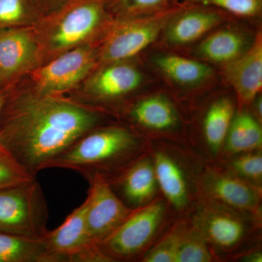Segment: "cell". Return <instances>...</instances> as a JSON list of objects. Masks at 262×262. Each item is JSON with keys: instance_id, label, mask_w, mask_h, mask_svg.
Segmentation results:
<instances>
[{"instance_id": "83f0119b", "label": "cell", "mask_w": 262, "mask_h": 262, "mask_svg": "<svg viewBox=\"0 0 262 262\" xmlns=\"http://www.w3.org/2000/svg\"><path fill=\"white\" fill-rule=\"evenodd\" d=\"M183 226L179 225L171 229L154 248L145 254L144 261L175 262Z\"/></svg>"}, {"instance_id": "f1b7e54d", "label": "cell", "mask_w": 262, "mask_h": 262, "mask_svg": "<svg viewBox=\"0 0 262 262\" xmlns=\"http://www.w3.org/2000/svg\"><path fill=\"white\" fill-rule=\"evenodd\" d=\"M203 4L213 5L242 17H253L259 13L261 0H200Z\"/></svg>"}, {"instance_id": "4fadbf2b", "label": "cell", "mask_w": 262, "mask_h": 262, "mask_svg": "<svg viewBox=\"0 0 262 262\" xmlns=\"http://www.w3.org/2000/svg\"><path fill=\"white\" fill-rule=\"evenodd\" d=\"M106 180L114 192L131 209L152 201L158 186L152 161L146 158H137Z\"/></svg>"}, {"instance_id": "277c9868", "label": "cell", "mask_w": 262, "mask_h": 262, "mask_svg": "<svg viewBox=\"0 0 262 262\" xmlns=\"http://www.w3.org/2000/svg\"><path fill=\"white\" fill-rule=\"evenodd\" d=\"M49 211L37 178L0 189V232L26 238L44 239Z\"/></svg>"}, {"instance_id": "1f68e13d", "label": "cell", "mask_w": 262, "mask_h": 262, "mask_svg": "<svg viewBox=\"0 0 262 262\" xmlns=\"http://www.w3.org/2000/svg\"><path fill=\"white\" fill-rule=\"evenodd\" d=\"M13 85H6L0 87V113H1L2 108L3 107V105L6 101V98L8 97V94ZM0 146H2L1 142H0Z\"/></svg>"}, {"instance_id": "d4e9b609", "label": "cell", "mask_w": 262, "mask_h": 262, "mask_svg": "<svg viewBox=\"0 0 262 262\" xmlns=\"http://www.w3.org/2000/svg\"><path fill=\"white\" fill-rule=\"evenodd\" d=\"M213 260L208 244L195 228L189 233L183 227L175 262H209Z\"/></svg>"}, {"instance_id": "7c38bea8", "label": "cell", "mask_w": 262, "mask_h": 262, "mask_svg": "<svg viewBox=\"0 0 262 262\" xmlns=\"http://www.w3.org/2000/svg\"><path fill=\"white\" fill-rule=\"evenodd\" d=\"M236 211L213 202L198 212L194 228L207 244L232 251L244 242L248 233L247 223Z\"/></svg>"}, {"instance_id": "7402d4cb", "label": "cell", "mask_w": 262, "mask_h": 262, "mask_svg": "<svg viewBox=\"0 0 262 262\" xmlns=\"http://www.w3.org/2000/svg\"><path fill=\"white\" fill-rule=\"evenodd\" d=\"M224 146L232 155L259 151L262 129L258 120L248 112L241 111L234 115Z\"/></svg>"}, {"instance_id": "836d02e7", "label": "cell", "mask_w": 262, "mask_h": 262, "mask_svg": "<svg viewBox=\"0 0 262 262\" xmlns=\"http://www.w3.org/2000/svg\"><path fill=\"white\" fill-rule=\"evenodd\" d=\"M3 86H6L3 82V78H2L1 74H0V87H3Z\"/></svg>"}, {"instance_id": "8992f818", "label": "cell", "mask_w": 262, "mask_h": 262, "mask_svg": "<svg viewBox=\"0 0 262 262\" xmlns=\"http://www.w3.org/2000/svg\"><path fill=\"white\" fill-rule=\"evenodd\" d=\"M98 42L74 48L29 74V89L46 95H61L83 83L98 65Z\"/></svg>"}, {"instance_id": "7a4b0ae2", "label": "cell", "mask_w": 262, "mask_h": 262, "mask_svg": "<svg viewBox=\"0 0 262 262\" xmlns=\"http://www.w3.org/2000/svg\"><path fill=\"white\" fill-rule=\"evenodd\" d=\"M141 143L137 134L127 127L101 125L81 136L46 169H69L87 180L97 174L107 179L139 158Z\"/></svg>"}, {"instance_id": "30bf717a", "label": "cell", "mask_w": 262, "mask_h": 262, "mask_svg": "<svg viewBox=\"0 0 262 262\" xmlns=\"http://www.w3.org/2000/svg\"><path fill=\"white\" fill-rule=\"evenodd\" d=\"M86 225L90 238L98 244L117 229L134 209L128 208L101 175L89 179Z\"/></svg>"}, {"instance_id": "6da1fadb", "label": "cell", "mask_w": 262, "mask_h": 262, "mask_svg": "<svg viewBox=\"0 0 262 262\" xmlns=\"http://www.w3.org/2000/svg\"><path fill=\"white\" fill-rule=\"evenodd\" d=\"M101 122L97 110L75 99L18 89L14 84L0 113V142L37 177Z\"/></svg>"}, {"instance_id": "3957f363", "label": "cell", "mask_w": 262, "mask_h": 262, "mask_svg": "<svg viewBox=\"0 0 262 262\" xmlns=\"http://www.w3.org/2000/svg\"><path fill=\"white\" fill-rule=\"evenodd\" d=\"M112 21L105 0H70L32 27L45 63L74 48L99 42Z\"/></svg>"}, {"instance_id": "5b68a950", "label": "cell", "mask_w": 262, "mask_h": 262, "mask_svg": "<svg viewBox=\"0 0 262 262\" xmlns=\"http://www.w3.org/2000/svg\"><path fill=\"white\" fill-rule=\"evenodd\" d=\"M164 202L155 199L134 209L117 229L98 244L107 261L137 257L149 246L163 222Z\"/></svg>"}, {"instance_id": "484cf974", "label": "cell", "mask_w": 262, "mask_h": 262, "mask_svg": "<svg viewBox=\"0 0 262 262\" xmlns=\"http://www.w3.org/2000/svg\"><path fill=\"white\" fill-rule=\"evenodd\" d=\"M36 178L8 150L0 146V189L31 182Z\"/></svg>"}, {"instance_id": "9c48e42d", "label": "cell", "mask_w": 262, "mask_h": 262, "mask_svg": "<svg viewBox=\"0 0 262 262\" xmlns=\"http://www.w3.org/2000/svg\"><path fill=\"white\" fill-rule=\"evenodd\" d=\"M88 199L67 217L58 228L48 231L45 241L61 262L107 261L92 242L86 225Z\"/></svg>"}, {"instance_id": "8fae6325", "label": "cell", "mask_w": 262, "mask_h": 262, "mask_svg": "<svg viewBox=\"0 0 262 262\" xmlns=\"http://www.w3.org/2000/svg\"><path fill=\"white\" fill-rule=\"evenodd\" d=\"M142 80L140 71L126 61L100 66L84 81L82 95L76 101L87 106L116 101L135 91Z\"/></svg>"}, {"instance_id": "44dd1931", "label": "cell", "mask_w": 262, "mask_h": 262, "mask_svg": "<svg viewBox=\"0 0 262 262\" xmlns=\"http://www.w3.org/2000/svg\"><path fill=\"white\" fill-rule=\"evenodd\" d=\"M155 63L165 77L183 86L201 84L213 74L206 63L177 55H160L155 58Z\"/></svg>"}, {"instance_id": "d6a6232c", "label": "cell", "mask_w": 262, "mask_h": 262, "mask_svg": "<svg viewBox=\"0 0 262 262\" xmlns=\"http://www.w3.org/2000/svg\"><path fill=\"white\" fill-rule=\"evenodd\" d=\"M261 98H258L257 100H256V104H255V106H256V111L257 113V115L258 117H261Z\"/></svg>"}, {"instance_id": "ac0fdd59", "label": "cell", "mask_w": 262, "mask_h": 262, "mask_svg": "<svg viewBox=\"0 0 262 262\" xmlns=\"http://www.w3.org/2000/svg\"><path fill=\"white\" fill-rule=\"evenodd\" d=\"M158 186L165 198L177 209L185 208L189 202L187 179L180 165L164 151L155 153L153 160Z\"/></svg>"}, {"instance_id": "d6986e66", "label": "cell", "mask_w": 262, "mask_h": 262, "mask_svg": "<svg viewBox=\"0 0 262 262\" xmlns=\"http://www.w3.org/2000/svg\"><path fill=\"white\" fill-rule=\"evenodd\" d=\"M133 122L150 130H170L177 125L178 115L171 102L163 96L143 98L128 110Z\"/></svg>"}, {"instance_id": "e0dca14e", "label": "cell", "mask_w": 262, "mask_h": 262, "mask_svg": "<svg viewBox=\"0 0 262 262\" xmlns=\"http://www.w3.org/2000/svg\"><path fill=\"white\" fill-rule=\"evenodd\" d=\"M251 44L241 31L223 29L203 39L196 48V53L208 61L226 65L244 54Z\"/></svg>"}, {"instance_id": "2e32d148", "label": "cell", "mask_w": 262, "mask_h": 262, "mask_svg": "<svg viewBox=\"0 0 262 262\" xmlns=\"http://www.w3.org/2000/svg\"><path fill=\"white\" fill-rule=\"evenodd\" d=\"M222 20L220 15L207 10H193L169 20L165 39L171 46H186L201 39Z\"/></svg>"}, {"instance_id": "52a82bcc", "label": "cell", "mask_w": 262, "mask_h": 262, "mask_svg": "<svg viewBox=\"0 0 262 262\" xmlns=\"http://www.w3.org/2000/svg\"><path fill=\"white\" fill-rule=\"evenodd\" d=\"M169 15L112 21L98 44V67L126 61L145 50L166 27Z\"/></svg>"}, {"instance_id": "f546056e", "label": "cell", "mask_w": 262, "mask_h": 262, "mask_svg": "<svg viewBox=\"0 0 262 262\" xmlns=\"http://www.w3.org/2000/svg\"><path fill=\"white\" fill-rule=\"evenodd\" d=\"M166 0H117L120 18H136L137 15L159 8Z\"/></svg>"}, {"instance_id": "ba28073f", "label": "cell", "mask_w": 262, "mask_h": 262, "mask_svg": "<svg viewBox=\"0 0 262 262\" xmlns=\"http://www.w3.org/2000/svg\"><path fill=\"white\" fill-rule=\"evenodd\" d=\"M44 63L32 27H0V74L5 85Z\"/></svg>"}, {"instance_id": "4316f807", "label": "cell", "mask_w": 262, "mask_h": 262, "mask_svg": "<svg viewBox=\"0 0 262 262\" xmlns=\"http://www.w3.org/2000/svg\"><path fill=\"white\" fill-rule=\"evenodd\" d=\"M231 162L234 175L248 182H261L262 179V155L259 151L236 155Z\"/></svg>"}, {"instance_id": "9a60e30c", "label": "cell", "mask_w": 262, "mask_h": 262, "mask_svg": "<svg viewBox=\"0 0 262 262\" xmlns=\"http://www.w3.org/2000/svg\"><path fill=\"white\" fill-rule=\"evenodd\" d=\"M225 77L242 104H248L257 98L262 89L261 34L256 36L244 54L225 65Z\"/></svg>"}, {"instance_id": "5bb4252c", "label": "cell", "mask_w": 262, "mask_h": 262, "mask_svg": "<svg viewBox=\"0 0 262 262\" xmlns=\"http://www.w3.org/2000/svg\"><path fill=\"white\" fill-rule=\"evenodd\" d=\"M203 185L213 201L222 206L241 212H253L259 206L258 189L234 173L211 170L205 175Z\"/></svg>"}, {"instance_id": "cb8c5ba5", "label": "cell", "mask_w": 262, "mask_h": 262, "mask_svg": "<svg viewBox=\"0 0 262 262\" xmlns=\"http://www.w3.org/2000/svg\"><path fill=\"white\" fill-rule=\"evenodd\" d=\"M42 17L32 0H0V27H32Z\"/></svg>"}, {"instance_id": "ffe728a7", "label": "cell", "mask_w": 262, "mask_h": 262, "mask_svg": "<svg viewBox=\"0 0 262 262\" xmlns=\"http://www.w3.org/2000/svg\"><path fill=\"white\" fill-rule=\"evenodd\" d=\"M0 262H61L45 239L0 232Z\"/></svg>"}, {"instance_id": "4dcf8cb0", "label": "cell", "mask_w": 262, "mask_h": 262, "mask_svg": "<svg viewBox=\"0 0 262 262\" xmlns=\"http://www.w3.org/2000/svg\"><path fill=\"white\" fill-rule=\"evenodd\" d=\"M70 0H32L43 17L59 9Z\"/></svg>"}, {"instance_id": "603a6c76", "label": "cell", "mask_w": 262, "mask_h": 262, "mask_svg": "<svg viewBox=\"0 0 262 262\" xmlns=\"http://www.w3.org/2000/svg\"><path fill=\"white\" fill-rule=\"evenodd\" d=\"M234 105L227 98L214 101L205 117L203 134L212 151L217 152L224 146L234 117Z\"/></svg>"}]
</instances>
